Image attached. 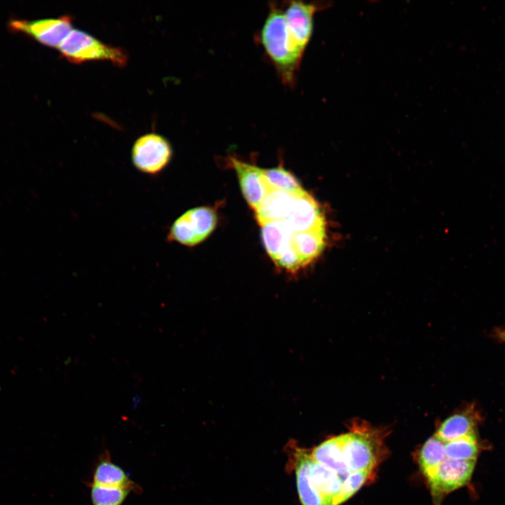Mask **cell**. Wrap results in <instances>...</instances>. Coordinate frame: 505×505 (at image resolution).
Wrapping results in <instances>:
<instances>
[{"instance_id":"1","label":"cell","mask_w":505,"mask_h":505,"mask_svg":"<svg viewBox=\"0 0 505 505\" xmlns=\"http://www.w3.org/2000/svg\"><path fill=\"white\" fill-rule=\"evenodd\" d=\"M330 3L290 1L271 5L260 41L283 82L292 85L304 53L312 36L314 14Z\"/></svg>"},{"instance_id":"2","label":"cell","mask_w":505,"mask_h":505,"mask_svg":"<svg viewBox=\"0 0 505 505\" xmlns=\"http://www.w3.org/2000/svg\"><path fill=\"white\" fill-rule=\"evenodd\" d=\"M58 49L72 63L105 60L123 67L128 62V55L122 48L104 43L80 29H73Z\"/></svg>"},{"instance_id":"3","label":"cell","mask_w":505,"mask_h":505,"mask_svg":"<svg viewBox=\"0 0 505 505\" xmlns=\"http://www.w3.org/2000/svg\"><path fill=\"white\" fill-rule=\"evenodd\" d=\"M351 430L341 436L343 459L350 472H372L378 462L376 432L362 424H353Z\"/></svg>"},{"instance_id":"4","label":"cell","mask_w":505,"mask_h":505,"mask_svg":"<svg viewBox=\"0 0 505 505\" xmlns=\"http://www.w3.org/2000/svg\"><path fill=\"white\" fill-rule=\"evenodd\" d=\"M216 223L217 215L213 208L198 207L190 209L170 227L167 241L193 247L211 234Z\"/></svg>"},{"instance_id":"5","label":"cell","mask_w":505,"mask_h":505,"mask_svg":"<svg viewBox=\"0 0 505 505\" xmlns=\"http://www.w3.org/2000/svg\"><path fill=\"white\" fill-rule=\"evenodd\" d=\"M173 157V148L163 136L148 133L137 138L131 149V160L140 172L157 175L168 166Z\"/></svg>"},{"instance_id":"6","label":"cell","mask_w":505,"mask_h":505,"mask_svg":"<svg viewBox=\"0 0 505 505\" xmlns=\"http://www.w3.org/2000/svg\"><path fill=\"white\" fill-rule=\"evenodd\" d=\"M73 19L69 15L33 21L14 20L10 22L12 30L27 34L43 45L59 47L72 29Z\"/></svg>"},{"instance_id":"7","label":"cell","mask_w":505,"mask_h":505,"mask_svg":"<svg viewBox=\"0 0 505 505\" xmlns=\"http://www.w3.org/2000/svg\"><path fill=\"white\" fill-rule=\"evenodd\" d=\"M476 461H462L445 458L428 478L432 494L438 499L467 485L473 473Z\"/></svg>"},{"instance_id":"8","label":"cell","mask_w":505,"mask_h":505,"mask_svg":"<svg viewBox=\"0 0 505 505\" xmlns=\"http://www.w3.org/2000/svg\"><path fill=\"white\" fill-rule=\"evenodd\" d=\"M283 220L294 233L325 230V219L319 206L307 191L295 198Z\"/></svg>"},{"instance_id":"9","label":"cell","mask_w":505,"mask_h":505,"mask_svg":"<svg viewBox=\"0 0 505 505\" xmlns=\"http://www.w3.org/2000/svg\"><path fill=\"white\" fill-rule=\"evenodd\" d=\"M229 161L236 170L244 197L255 210L267 194L273 189L265 179L263 169L236 158L230 157Z\"/></svg>"},{"instance_id":"10","label":"cell","mask_w":505,"mask_h":505,"mask_svg":"<svg viewBox=\"0 0 505 505\" xmlns=\"http://www.w3.org/2000/svg\"><path fill=\"white\" fill-rule=\"evenodd\" d=\"M290 462L292 466L299 497L302 505H327L323 497L312 483L307 471V459L309 451L289 443Z\"/></svg>"},{"instance_id":"11","label":"cell","mask_w":505,"mask_h":505,"mask_svg":"<svg viewBox=\"0 0 505 505\" xmlns=\"http://www.w3.org/2000/svg\"><path fill=\"white\" fill-rule=\"evenodd\" d=\"M481 420V415L476 405L470 404L445 419L435 435L445 443L452 441L476 433Z\"/></svg>"},{"instance_id":"12","label":"cell","mask_w":505,"mask_h":505,"mask_svg":"<svg viewBox=\"0 0 505 505\" xmlns=\"http://www.w3.org/2000/svg\"><path fill=\"white\" fill-rule=\"evenodd\" d=\"M90 483L106 487L130 489L137 493L141 490L140 487L130 478L128 474L112 462L107 450L103 451L96 462Z\"/></svg>"},{"instance_id":"13","label":"cell","mask_w":505,"mask_h":505,"mask_svg":"<svg viewBox=\"0 0 505 505\" xmlns=\"http://www.w3.org/2000/svg\"><path fill=\"white\" fill-rule=\"evenodd\" d=\"M307 465L312 483L327 505H336L342 484L339 476L314 460L310 452L307 456Z\"/></svg>"},{"instance_id":"14","label":"cell","mask_w":505,"mask_h":505,"mask_svg":"<svg viewBox=\"0 0 505 505\" xmlns=\"http://www.w3.org/2000/svg\"><path fill=\"white\" fill-rule=\"evenodd\" d=\"M299 194L271 189L255 210L259 224L262 226L269 222L283 220L289 213L293 200Z\"/></svg>"},{"instance_id":"15","label":"cell","mask_w":505,"mask_h":505,"mask_svg":"<svg viewBox=\"0 0 505 505\" xmlns=\"http://www.w3.org/2000/svg\"><path fill=\"white\" fill-rule=\"evenodd\" d=\"M318 463L336 473L342 482L349 473L342 452L341 436L330 438L310 452Z\"/></svg>"},{"instance_id":"16","label":"cell","mask_w":505,"mask_h":505,"mask_svg":"<svg viewBox=\"0 0 505 505\" xmlns=\"http://www.w3.org/2000/svg\"><path fill=\"white\" fill-rule=\"evenodd\" d=\"M262 236L267 252L275 261L281 251L291 243L293 233L284 220L269 222L262 226Z\"/></svg>"},{"instance_id":"17","label":"cell","mask_w":505,"mask_h":505,"mask_svg":"<svg viewBox=\"0 0 505 505\" xmlns=\"http://www.w3.org/2000/svg\"><path fill=\"white\" fill-rule=\"evenodd\" d=\"M325 230L293 233L292 245L304 266L322 252L325 247Z\"/></svg>"},{"instance_id":"18","label":"cell","mask_w":505,"mask_h":505,"mask_svg":"<svg viewBox=\"0 0 505 505\" xmlns=\"http://www.w3.org/2000/svg\"><path fill=\"white\" fill-rule=\"evenodd\" d=\"M445 442L435 434L423 445L419 455L420 468L428 479L446 458Z\"/></svg>"},{"instance_id":"19","label":"cell","mask_w":505,"mask_h":505,"mask_svg":"<svg viewBox=\"0 0 505 505\" xmlns=\"http://www.w3.org/2000/svg\"><path fill=\"white\" fill-rule=\"evenodd\" d=\"M482 449L476 433L445 443L446 458L462 460L476 461Z\"/></svg>"},{"instance_id":"20","label":"cell","mask_w":505,"mask_h":505,"mask_svg":"<svg viewBox=\"0 0 505 505\" xmlns=\"http://www.w3.org/2000/svg\"><path fill=\"white\" fill-rule=\"evenodd\" d=\"M92 505H122L133 491L130 489L98 485L90 483Z\"/></svg>"},{"instance_id":"21","label":"cell","mask_w":505,"mask_h":505,"mask_svg":"<svg viewBox=\"0 0 505 505\" xmlns=\"http://www.w3.org/2000/svg\"><path fill=\"white\" fill-rule=\"evenodd\" d=\"M263 174L273 189L297 194L305 191L294 175L281 166L263 169Z\"/></svg>"},{"instance_id":"22","label":"cell","mask_w":505,"mask_h":505,"mask_svg":"<svg viewBox=\"0 0 505 505\" xmlns=\"http://www.w3.org/2000/svg\"><path fill=\"white\" fill-rule=\"evenodd\" d=\"M370 473L368 471L349 472L342 482L341 492L336 500V505H340L353 496L366 482Z\"/></svg>"},{"instance_id":"23","label":"cell","mask_w":505,"mask_h":505,"mask_svg":"<svg viewBox=\"0 0 505 505\" xmlns=\"http://www.w3.org/2000/svg\"><path fill=\"white\" fill-rule=\"evenodd\" d=\"M274 262L281 268L292 273L297 272L304 267L301 258L293 248L292 241L281 251Z\"/></svg>"},{"instance_id":"24","label":"cell","mask_w":505,"mask_h":505,"mask_svg":"<svg viewBox=\"0 0 505 505\" xmlns=\"http://www.w3.org/2000/svg\"><path fill=\"white\" fill-rule=\"evenodd\" d=\"M492 336L498 342L505 344V327L494 328Z\"/></svg>"},{"instance_id":"25","label":"cell","mask_w":505,"mask_h":505,"mask_svg":"<svg viewBox=\"0 0 505 505\" xmlns=\"http://www.w3.org/2000/svg\"><path fill=\"white\" fill-rule=\"evenodd\" d=\"M140 398H141L139 396H135L133 398L134 408H136V406L140 403Z\"/></svg>"}]
</instances>
